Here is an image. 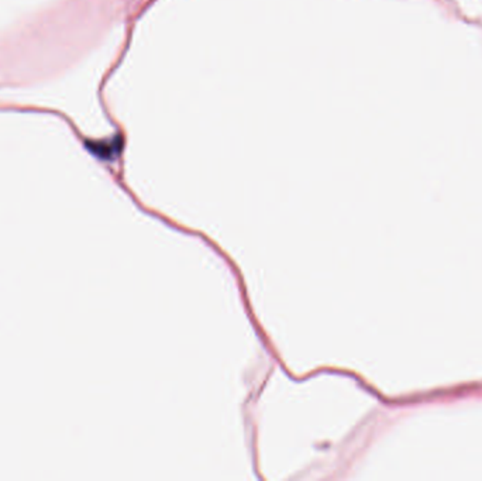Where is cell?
<instances>
[{"instance_id": "1", "label": "cell", "mask_w": 482, "mask_h": 481, "mask_svg": "<svg viewBox=\"0 0 482 481\" xmlns=\"http://www.w3.org/2000/svg\"><path fill=\"white\" fill-rule=\"evenodd\" d=\"M91 150L98 156V157H102V158H115L121 148V141L120 138H113L111 141H101V143H95V144H91L89 146Z\"/></svg>"}]
</instances>
